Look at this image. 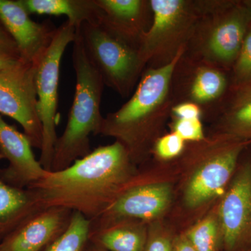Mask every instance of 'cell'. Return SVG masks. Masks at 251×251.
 Returning a JSON list of instances; mask_svg holds the SVG:
<instances>
[{
	"instance_id": "ba28073f",
	"label": "cell",
	"mask_w": 251,
	"mask_h": 251,
	"mask_svg": "<svg viewBox=\"0 0 251 251\" xmlns=\"http://www.w3.org/2000/svg\"><path fill=\"white\" fill-rule=\"evenodd\" d=\"M231 89L230 72L184 52L172 76L174 105L181 102L197 104L202 108L203 115L218 108Z\"/></svg>"
},
{
	"instance_id": "d6a6232c",
	"label": "cell",
	"mask_w": 251,
	"mask_h": 251,
	"mask_svg": "<svg viewBox=\"0 0 251 251\" xmlns=\"http://www.w3.org/2000/svg\"><path fill=\"white\" fill-rule=\"evenodd\" d=\"M251 243H250V247H249V249H251ZM249 250H248V251H249Z\"/></svg>"
},
{
	"instance_id": "d4e9b609",
	"label": "cell",
	"mask_w": 251,
	"mask_h": 251,
	"mask_svg": "<svg viewBox=\"0 0 251 251\" xmlns=\"http://www.w3.org/2000/svg\"><path fill=\"white\" fill-rule=\"evenodd\" d=\"M184 148V140L174 132L158 138L154 143L155 153L164 160L179 156Z\"/></svg>"
},
{
	"instance_id": "ffe728a7",
	"label": "cell",
	"mask_w": 251,
	"mask_h": 251,
	"mask_svg": "<svg viewBox=\"0 0 251 251\" xmlns=\"http://www.w3.org/2000/svg\"><path fill=\"white\" fill-rule=\"evenodd\" d=\"M29 14L67 16L77 29L85 23H99L96 0H22Z\"/></svg>"
},
{
	"instance_id": "277c9868",
	"label": "cell",
	"mask_w": 251,
	"mask_h": 251,
	"mask_svg": "<svg viewBox=\"0 0 251 251\" xmlns=\"http://www.w3.org/2000/svg\"><path fill=\"white\" fill-rule=\"evenodd\" d=\"M213 0H150L152 22L140 41L138 53L146 68L173 62L186 50Z\"/></svg>"
},
{
	"instance_id": "9a60e30c",
	"label": "cell",
	"mask_w": 251,
	"mask_h": 251,
	"mask_svg": "<svg viewBox=\"0 0 251 251\" xmlns=\"http://www.w3.org/2000/svg\"><path fill=\"white\" fill-rule=\"evenodd\" d=\"M99 23L135 49L152 22L150 0H96Z\"/></svg>"
},
{
	"instance_id": "5b68a950",
	"label": "cell",
	"mask_w": 251,
	"mask_h": 251,
	"mask_svg": "<svg viewBox=\"0 0 251 251\" xmlns=\"http://www.w3.org/2000/svg\"><path fill=\"white\" fill-rule=\"evenodd\" d=\"M251 24L242 0H213L184 53L231 72Z\"/></svg>"
},
{
	"instance_id": "4dcf8cb0",
	"label": "cell",
	"mask_w": 251,
	"mask_h": 251,
	"mask_svg": "<svg viewBox=\"0 0 251 251\" xmlns=\"http://www.w3.org/2000/svg\"><path fill=\"white\" fill-rule=\"evenodd\" d=\"M85 251H108L105 250V249H103V248L99 247V246L97 245V244H94V243L90 242L89 241L88 244H87V247H86V249Z\"/></svg>"
},
{
	"instance_id": "7c38bea8",
	"label": "cell",
	"mask_w": 251,
	"mask_h": 251,
	"mask_svg": "<svg viewBox=\"0 0 251 251\" xmlns=\"http://www.w3.org/2000/svg\"><path fill=\"white\" fill-rule=\"evenodd\" d=\"M22 0H0V22L16 43L21 58L39 66L57 28L50 21L34 22Z\"/></svg>"
},
{
	"instance_id": "1f68e13d",
	"label": "cell",
	"mask_w": 251,
	"mask_h": 251,
	"mask_svg": "<svg viewBox=\"0 0 251 251\" xmlns=\"http://www.w3.org/2000/svg\"><path fill=\"white\" fill-rule=\"evenodd\" d=\"M242 1L244 4L247 6L249 11H250L251 14V0H242Z\"/></svg>"
},
{
	"instance_id": "cb8c5ba5",
	"label": "cell",
	"mask_w": 251,
	"mask_h": 251,
	"mask_svg": "<svg viewBox=\"0 0 251 251\" xmlns=\"http://www.w3.org/2000/svg\"><path fill=\"white\" fill-rule=\"evenodd\" d=\"M172 126L173 132L185 142H200L204 139L202 121L200 119L174 118Z\"/></svg>"
},
{
	"instance_id": "2e32d148",
	"label": "cell",
	"mask_w": 251,
	"mask_h": 251,
	"mask_svg": "<svg viewBox=\"0 0 251 251\" xmlns=\"http://www.w3.org/2000/svg\"><path fill=\"white\" fill-rule=\"evenodd\" d=\"M171 196V188L167 184L132 185L90 224H102L120 219H153L166 209Z\"/></svg>"
},
{
	"instance_id": "603a6c76",
	"label": "cell",
	"mask_w": 251,
	"mask_h": 251,
	"mask_svg": "<svg viewBox=\"0 0 251 251\" xmlns=\"http://www.w3.org/2000/svg\"><path fill=\"white\" fill-rule=\"evenodd\" d=\"M230 74L232 88L251 87V24Z\"/></svg>"
},
{
	"instance_id": "f1b7e54d",
	"label": "cell",
	"mask_w": 251,
	"mask_h": 251,
	"mask_svg": "<svg viewBox=\"0 0 251 251\" xmlns=\"http://www.w3.org/2000/svg\"><path fill=\"white\" fill-rule=\"evenodd\" d=\"M0 46L20 54L16 43L0 22Z\"/></svg>"
},
{
	"instance_id": "52a82bcc",
	"label": "cell",
	"mask_w": 251,
	"mask_h": 251,
	"mask_svg": "<svg viewBox=\"0 0 251 251\" xmlns=\"http://www.w3.org/2000/svg\"><path fill=\"white\" fill-rule=\"evenodd\" d=\"M76 27L65 21L57 27L50 46L37 67L36 90L37 111L43 130V143L39 158L46 171H51L58 121V88L61 62L68 46L75 40Z\"/></svg>"
},
{
	"instance_id": "83f0119b",
	"label": "cell",
	"mask_w": 251,
	"mask_h": 251,
	"mask_svg": "<svg viewBox=\"0 0 251 251\" xmlns=\"http://www.w3.org/2000/svg\"><path fill=\"white\" fill-rule=\"evenodd\" d=\"M144 251H174V242L166 236H151L147 239Z\"/></svg>"
},
{
	"instance_id": "e0dca14e",
	"label": "cell",
	"mask_w": 251,
	"mask_h": 251,
	"mask_svg": "<svg viewBox=\"0 0 251 251\" xmlns=\"http://www.w3.org/2000/svg\"><path fill=\"white\" fill-rule=\"evenodd\" d=\"M133 219L91 224L89 241L108 251H144L147 237Z\"/></svg>"
},
{
	"instance_id": "4fadbf2b",
	"label": "cell",
	"mask_w": 251,
	"mask_h": 251,
	"mask_svg": "<svg viewBox=\"0 0 251 251\" xmlns=\"http://www.w3.org/2000/svg\"><path fill=\"white\" fill-rule=\"evenodd\" d=\"M2 159L7 160L9 165L0 168V176L14 187L27 188L47 173L36 159L27 137L0 115V160Z\"/></svg>"
},
{
	"instance_id": "484cf974",
	"label": "cell",
	"mask_w": 251,
	"mask_h": 251,
	"mask_svg": "<svg viewBox=\"0 0 251 251\" xmlns=\"http://www.w3.org/2000/svg\"><path fill=\"white\" fill-rule=\"evenodd\" d=\"M171 115L173 118L201 120L203 116V111L197 104L191 102H181L173 105Z\"/></svg>"
},
{
	"instance_id": "7a4b0ae2",
	"label": "cell",
	"mask_w": 251,
	"mask_h": 251,
	"mask_svg": "<svg viewBox=\"0 0 251 251\" xmlns=\"http://www.w3.org/2000/svg\"><path fill=\"white\" fill-rule=\"evenodd\" d=\"M184 51L168 65L146 68L128 101L103 118L99 134L116 138L132 161L148 150L156 130L171 115L172 76Z\"/></svg>"
},
{
	"instance_id": "836d02e7",
	"label": "cell",
	"mask_w": 251,
	"mask_h": 251,
	"mask_svg": "<svg viewBox=\"0 0 251 251\" xmlns=\"http://www.w3.org/2000/svg\"><path fill=\"white\" fill-rule=\"evenodd\" d=\"M251 251V249H249V251Z\"/></svg>"
},
{
	"instance_id": "9c48e42d",
	"label": "cell",
	"mask_w": 251,
	"mask_h": 251,
	"mask_svg": "<svg viewBox=\"0 0 251 251\" xmlns=\"http://www.w3.org/2000/svg\"><path fill=\"white\" fill-rule=\"evenodd\" d=\"M37 67L26 63L16 69L0 72V115L18 122L32 148L41 150L43 130L37 111Z\"/></svg>"
},
{
	"instance_id": "d6986e66",
	"label": "cell",
	"mask_w": 251,
	"mask_h": 251,
	"mask_svg": "<svg viewBox=\"0 0 251 251\" xmlns=\"http://www.w3.org/2000/svg\"><path fill=\"white\" fill-rule=\"evenodd\" d=\"M214 112L219 117L224 134L251 140V87H232Z\"/></svg>"
},
{
	"instance_id": "30bf717a",
	"label": "cell",
	"mask_w": 251,
	"mask_h": 251,
	"mask_svg": "<svg viewBox=\"0 0 251 251\" xmlns=\"http://www.w3.org/2000/svg\"><path fill=\"white\" fill-rule=\"evenodd\" d=\"M223 251H248L251 235V157L239 163L219 210Z\"/></svg>"
},
{
	"instance_id": "5bb4252c",
	"label": "cell",
	"mask_w": 251,
	"mask_h": 251,
	"mask_svg": "<svg viewBox=\"0 0 251 251\" xmlns=\"http://www.w3.org/2000/svg\"><path fill=\"white\" fill-rule=\"evenodd\" d=\"M73 212L62 207L41 209L0 242V251H43L68 228Z\"/></svg>"
},
{
	"instance_id": "44dd1931",
	"label": "cell",
	"mask_w": 251,
	"mask_h": 251,
	"mask_svg": "<svg viewBox=\"0 0 251 251\" xmlns=\"http://www.w3.org/2000/svg\"><path fill=\"white\" fill-rule=\"evenodd\" d=\"M90 227V221L80 213L74 211L67 230L43 251H85Z\"/></svg>"
},
{
	"instance_id": "6da1fadb",
	"label": "cell",
	"mask_w": 251,
	"mask_h": 251,
	"mask_svg": "<svg viewBox=\"0 0 251 251\" xmlns=\"http://www.w3.org/2000/svg\"><path fill=\"white\" fill-rule=\"evenodd\" d=\"M131 159L118 142L100 146L62 171L29 185L39 209L62 207L93 221L129 188Z\"/></svg>"
},
{
	"instance_id": "8992f818",
	"label": "cell",
	"mask_w": 251,
	"mask_h": 251,
	"mask_svg": "<svg viewBox=\"0 0 251 251\" xmlns=\"http://www.w3.org/2000/svg\"><path fill=\"white\" fill-rule=\"evenodd\" d=\"M80 30L86 53L104 85L123 98L129 97L146 69L138 50L97 22L83 23Z\"/></svg>"
},
{
	"instance_id": "7402d4cb",
	"label": "cell",
	"mask_w": 251,
	"mask_h": 251,
	"mask_svg": "<svg viewBox=\"0 0 251 251\" xmlns=\"http://www.w3.org/2000/svg\"><path fill=\"white\" fill-rule=\"evenodd\" d=\"M188 240L197 251H219L221 238L214 220H204L188 232Z\"/></svg>"
},
{
	"instance_id": "f546056e",
	"label": "cell",
	"mask_w": 251,
	"mask_h": 251,
	"mask_svg": "<svg viewBox=\"0 0 251 251\" xmlns=\"http://www.w3.org/2000/svg\"><path fill=\"white\" fill-rule=\"evenodd\" d=\"M174 251H197L187 238H176L174 241Z\"/></svg>"
},
{
	"instance_id": "8fae6325",
	"label": "cell",
	"mask_w": 251,
	"mask_h": 251,
	"mask_svg": "<svg viewBox=\"0 0 251 251\" xmlns=\"http://www.w3.org/2000/svg\"><path fill=\"white\" fill-rule=\"evenodd\" d=\"M251 144V140L223 133L214 142L210 156L191 178L185 194L186 204L196 207L217 196L232 179L243 151Z\"/></svg>"
},
{
	"instance_id": "4316f807",
	"label": "cell",
	"mask_w": 251,
	"mask_h": 251,
	"mask_svg": "<svg viewBox=\"0 0 251 251\" xmlns=\"http://www.w3.org/2000/svg\"><path fill=\"white\" fill-rule=\"evenodd\" d=\"M26 63L20 54L0 46V72L16 69Z\"/></svg>"
},
{
	"instance_id": "ac0fdd59",
	"label": "cell",
	"mask_w": 251,
	"mask_h": 251,
	"mask_svg": "<svg viewBox=\"0 0 251 251\" xmlns=\"http://www.w3.org/2000/svg\"><path fill=\"white\" fill-rule=\"evenodd\" d=\"M39 210L30 189L14 187L0 176V242Z\"/></svg>"
},
{
	"instance_id": "3957f363",
	"label": "cell",
	"mask_w": 251,
	"mask_h": 251,
	"mask_svg": "<svg viewBox=\"0 0 251 251\" xmlns=\"http://www.w3.org/2000/svg\"><path fill=\"white\" fill-rule=\"evenodd\" d=\"M73 44L75 94L67 125L54 146L51 166L53 172L65 169L92 151L90 136L99 134L104 118L100 104L105 85L86 53L80 28Z\"/></svg>"
}]
</instances>
